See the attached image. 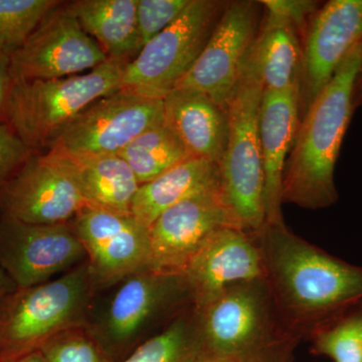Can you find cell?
Returning <instances> with one entry per match:
<instances>
[{"label":"cell","instance_id":"cell-15","mask_svg":"<svg viewBox=\"0 0 362 362\" xmlns=\"http://www.w3.org/2000/svg\"><path fill=\"white\" fill-rule=\"evenodd\" d=\"M86 259L70 223L33 225L0 218V268L18 288L42 284Z\"/></svg>","mask_w":362,"mask_h":362},{"label":"cell","instance_id":"cell-30","mask_svg":"<svg viewBox=\"0 0 362 362\" xmlns=\"http://www.w3.org/2000/svg\"><path fill=\"white\" fill-rule=\"evenodd\" d=\"M6 123H0V190L35 153Z\"/></svg>","mask_w":362,"mask_h":362},{"label":"cell","instance_id":"cell-4","mask_svg":"<svg viewBox=\"0 0 362 362\" xmlns=\"http://www.w3.org/2000/svg\"><path fill=\"white\" fill-rule=\"evenodd\" d=\"M98 293L87 259L42 284L16 288L0 307V362L37 351L62 331L87 325Z\"/></svg>","mask_w":362,"mask_h":362},{"label":"cell","instance_id":"cell-31","mask_svg":"<svg viewBox=\"0 0 362 362\" xmlns=\"http://www.w3.org/2000/svg\"><path fill=\"white\" fill-rule=\"evenodd\" d=\"M264 13L278 16L294 25L303 39L312 16L320 8V2L311 0H263Z\"/></svg>","mask_w":362,"mask_h":362},{"label":"cell","instance_id":"cell-21","mask_svg":"<svg viewBox=\"0 0 362 362\" xmlns=\"http://www.w3.org/2000/svg\"><path fill=\"white\" fill-rule=\"evenodd\" d=\"M221 187L220 166L206 159L192 158L140 185L131 214L149 228L163 211L183 199Z\"/></svg>","mask_w":362,"mask_h":362},{"label":"cell","instance_id":"cell-14","mask_svg":"<svg viewBox=\"0 0 362 362\" xmlns=\"http://www.w3.org/2000/svg\"><path fill=\"white\" fill-rule=\"evenodd\" d=\"M11 59L13 78L25 80L80 75L109 59L83 30L69 1L52 9Z\"/></svg>","mask_w":362,"mask_h":362},{"label":"cell","instance_id":"cell-23","mask_svg":"<svg viewBox=\"0 0 362 362\" xmlns=\"http://www.w3.org/2000/svg\"><path fill=\"white\" fill-rule=\"evenodd\" d=\"M59 154L70 164L90 206L131 214L133 201L141 185L122 157L118 154Z\"/></svg>","mask_w":362,"mask_h":362},{"label":"cell","instance_id":"cell-26","mask_svg":"<svg viewBox=\"0 0 362 362\" xmlns=\"http://www.w3.org/2000/svg\"><path fill=\"white\" fill-rule=\"evenodd\" d=\"M307 339L313 352L333 362H362V302L319 325Z\"/></svg>","mask_w":362,"mask_h":362},{"label":"cell","instance_id":"cell-28","mask_svg":"<svg viewBox=\"0 0 362 362\" xmlns=\"http://www.w3.org/2000/svg\"><path fill=\"white\" fill-rule=\"evenodd\" d=\"M40 350L45 362H114L93 337L88 324L62 331Z\"/></svg>","mask_w":362,"mask_h":362},{"label":"cell","instance_id":"cell-33","mask_svg":"<svg viewBox=\"0 0 362 362\" xmlns=\"http://www.w3.org/2000/svg\"><path fill=\"white\" fill-rule=\"evenodd\" d=\"M13 83L11 57L0 54V123L7 124V113Z\"/></svg>","mask_w":362,"mask_h":362},{"label":"cell","instance_id":"cell-25","mask_svg":"<svg viewBox=\"0 0 362 362\" xmlns=\"http://www.w3.org/2000/svg\"><path fill=\"white\" fill-rule=\"evenodd\" d=\"M201 356L199 312L192 306L119 362H197Z\"/></svg>","mask_w":362,"mask_h":362},{"label":"cell","instance_id":"cell-11","mask_svg":"<svg viewBox=\"0 0 362 362\" xmlns=\"http://www.w3.org/2000/svg\"><path fill=\"white\" fill-rule=\"evenodd\" d=\"M225 226L238 228L223 201L221 187L192 195L169 207L148 228L150 270L185 275L207 240Z\"/></svg>","mask_w":362,"mask_h":362},{"label":"cell","instance_id":"cell-27","mask_svg":"<svg viewBox=\"0 0 362 362\" xmlns=\"http://www.w3.org/2000/svg\"><path fill=\"white\" fill-rule=\"evenodd\" d=\"M59 0H0V54L13 56Z\"/></svg>","mask_w":362,"mask_h":362},{"label":"cell","instance_id":"cell-5","mask_svg":"<svg viewBox=\"0 0 362 362\" xmlns=\"http://www.w3.org/2000/svg\"><path fill=\"white\" fill-rule=\"evenodd\" d=\"M127 65L109 59L87 73L70 77L14 78L7 124L26 146L45 151L54 138L90 104L119 90Z\"/></svg>","mask_w":362,"mask_h":362},{"label":"cell","instance_id":"cell-10","mask_svg":"<svg viewBox=\"0 0 362 362\" xmlns=\"http://www.w3.org/2000/svg\"><path fill=\"white\" fill-rule=\"evenodd\" d=\"M163 123V100L118 90L90 104L47 150L66 156L119 154L145 131Z\"/></svg>","mask_w":362,"mask_h":362},{"label":"cell","instance_id":"cell-16","mask_svg":"<svg viewBox=\"0 0 362 362\" xmlns=\"http://www.w3.org/2000/svg\"><path fill=\"white\" fill-rule=\"evenodd\" d=\"M359 42H362V0H330L312 16L303 37L300 78L302 116Z\"/></svg>","mask_w":362,"mask_h":362},{"label":"cell","instance_id":"cell-20","mask_svg":"<svg viewBox=\"0 0 362 362\" xmlns=\"http://www.w3.org/2000/svg\"><path fill=\"white\" fill-rule=\"evenodd\" d=\"M138 0H75L71 11L108 59L129 64L142 49L137 25Z\"/></svg>","mask_w":362,"mask_h":362},{"label":"cell","instance_id":"cell-3","mask_svg":"<svg viewBox=\"0 0 362 362\" xmlns=\"http://www.w3.org/2000/svg\"><path fill=\"white\" fill-rule=\"evenodd\" d=\"M105 292L108 294L102 299L97 295L88 328L114 362L123 361L194 306L185 275L139 272Z\"/></svg>","mask_w":362,"mask_h":362},{"label":"cell","instance_id":"cell-17","mask_svg":"<svg viewBox=\"0 0 362 362\" xmlns=\"http://www.w3.org/2000/svg\"><path fill=\"white\" fill-rule=\"evenodd\" d=\"M185 275L197 308L228 286L265 277L256 233L235 226L221 228L207 240Z\"/></svg>","mask_w":362,"mask_h":362},{"label":"cell","instance_id":"cell-34","mask_svg":"<svg viewBox=\"0 0 362 362\" xmlns=\"http://www.w3.org/2000/svg\"><path fill=\"white\" fill-rule=\"evenodd\" d=\"M16 285L8 275L0 268V307L4 303L7 297L16 289Z\"/></svg>","mask_w":362,"mask_h":362},{"label":"cell","instance_id":"cell-8","mask_svg":"<svg viewBox=\"0 0 362 362\" xmlns=\"http://www.w3.org/2000/svg\"><path fill=\"white\" fill-rule=\"evenodd\" d=\"M197 309L202 356H238L295 337L281 323L265 277L228 286Z\"/></svg>","mask_w":362,"mask_h":362},{"label":"cell","instance_id":"cell-6","mask_svg":"<svg viewBox=\"0 0 362 362\" xmlns=\"http://www.w3.org/2000/svg\"><path fill=\"white\" fill-rule=\"evenodd\" d=\"M264 86L247 56L226 105L228 137L220 164L221 190L238 228L257 233L265 225L259 118Z\"/></svg>","mask_w":362,"mask_h":362},{"label":"cell","instance_id":"cell-7","mask_svg":"<svg viewBox=\"0 0 362 362\" xmlns=\"http://www.w3.org/2000/svg\"><path fill=\"white\" fill-rule=\"evenodd\" d=\"M226 2L192 0L177 20L147 42L125 66L119 90L163 100L201 56Z\"/></svg>","mask_w":362,"mask_h":362},{"label":"cell","instance_id":"cell-1","mask_svg":"<svg viewBox=\"0 0 362 362\" xmlns=\"http://www.w3.org/2000/svg\"><path fill=\"white\" fill-rule=\"evenodd\" d=\"M265 278L281 323L300 340L362 302V267L352 265L295 235L285 225L256 233Z\"/></svg>","mask_w":362,"mask_h":362},{"label":"cell","instance_id":"cell-13","mask_svg":"<svg viewBox=\"0 0 362 362\" xmlns=\"http://www.w3.org/2000/svg\"><path fill=\"white\" fill-rule=\"evenodd\" d=\"M259 1H228L194 66L176 88L204 93L226 109L261 26Z\"/></svg>","mask_w":362,"mask_h":362},{"label":"cell","instance_id":"cell-9","mask_svg":"<svg viewBox=\"0 0 362 362\" xmlns=\"http://www.w3.org/2000/svg\"><path fill=\"white\" fill-rule=\"evenodd\" d=\"M65 157L35 151L0 190V218L33 225L70 223L88 206Z\"/></svg>","mask_w":362,"mask_h":362},{"label":"cell","instance_id":"cell-24","mask_svg":"<svg viewBox=\"0 0 362 362\" xmlns=\"http://www.w3.org/2000/svg\"><path fill=\"white\" fill-rule=\"evenodd\" d=\"M127 162L140 185L149 182L192 158L165 124L145 131L118 154Z\"/></svg>","mask_w":362,"mask_h":362},{"label":"cell","instance_id":"cell-36","mask_svg":"<svg viewBox=\"0 0 362 362\" xmlns=\"http://www.w3.org/2000/svg\"><path fill=\"white\" fill-rule=\"evenodd\" d=\"M362 104V71L357 78L356 89H354V108Z\"/></svg>","mask_w":362,"mask_h":362},{"label":"cell","instance_id":"cell-22","mask_svg":"<svg viewBox=\"0 0 362 362\" xmlns=\"http://www.w3.org/2000/svg\"><path fill=\"white\" fill-rule=\"evenodd\" d=\"M303 39L296 28L278 16L263 13L250 58L267 90L300 86Z\"/></svg>","mask_w":362,"mask_h":362},{"label":"cell","instance_id":"cell-29","mask_svg":"<svg viewBox=\"0 0 362 362\" xmlns=\"http://www.w3.org/2000/svg\"><path fill=\"white\" fill-rule=\"evenodd\" d=\"M192 0H138L137 25L142 49L173 25Z\"/></svg>","mask_w":362,"mask_h":362},{"label":"cell","instance_id":"cell-19","mask_svg":"<svg viewBox=\"0 0 362 362\" xmlns=\"http://www.w3.org/2000/svg\"><path fill=\"white\" fill-rule=\"evenodd\" d=\"M164 124L190 156L220 166L228 137V110L199 90L175 88L163 99Z\"/></svg>","mask_w":362,"mask_h":362},{"label":"cell","instance_id":"cell-18","mask_svg":"<svg viewBox=\"0 0 362 362\" xmlns=\"http://www.w3.org/2000/svg\"><path fill=\"white\" fill-rule=\"evenodd\" d=\"M300 86L284 90H264L259 132L264 173L265 223L284 225L283 173L300 124Z\"/></svg>","mask_w":362,"mask_h":362},{"label":"cell","instance_id":"cell-2","mask_svg":"<svg viewBox=\"0 0 362 362\" xmlns=\"http://www.w3.org/2000/svg\"><path fill=\"white\" fill-rule=\"evenodd\" d=\"M361 71L359 42L302 116L283 173V204L312 211L337 204L335 165L356 110L354 89Z\"/></svg>","mask_w":362,"mask_h":362},{"label":"cell","instance_id":"cell-12","mask_svg":"<svg viewBox=\"0 0 362 362\" xmlns=\"http://www.w3.org/2000/svg\"><path fill=\"white\" fill-rule=\"evenodd\" d=\"M70 225L84 247L98 291L150 270L148 228L132 214L88 204Z\"/></svg>","mask_w":362,"mask_h":362},{"label":"cell","instance_id":"cell-32","mask_svg":"<svg viewBox=\"0 0 362 362\" xmlns=\"http://www.w3.org/2000/svg\"><path fill=\"white\" fill-rule=\"evenodd\" d=\"M300 339L286 337L263 349L230 356H199L197 362H291L293 350Z\"/></svg>","mask_w":362,"mask_h":362},{"label":"cell","instance_id":"cell-35","mask_svg":"<svg viewBox=\"0 0 362 362\" xmlns=\"http://www.w3.org/2000/svg\"><path fill=\"white\" fill-rule=\"evenodd\" d=\"M11 362H45V359L40 350H37V351L26 354V356H21Z\"/></svg>","mask_w":362,"mask_h":362}]
</instances>
